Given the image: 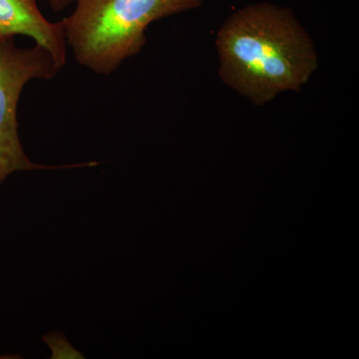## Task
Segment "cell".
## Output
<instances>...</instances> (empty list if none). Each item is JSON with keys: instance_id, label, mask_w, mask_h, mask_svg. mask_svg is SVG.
I'll list each match as a JSON object with an SVG mask.
<instances>
[{"instance_id": "6da1fadb", "label": "cell", "mask_w": 359, "mask_h": 359, "mask_svg": "<svg viewBox=\"0 0 359 359\" xmlns=\"http://www.w3.org/2000/svg\"><path fill=\"white\" fill-rule=\"evenodd\" d=\"M219 76L256 105L299 91L318 68L316 49L290 9L261 4L231 15L217 39Z\"/></svg>"}, {"instance_id": "7a4b0ae2", "label": "cell", "mask_w": 359, "mask_h": 359, "mask_svg": "<svg viewBox=\"0 0 359 359\" xmlns=\"http://www.w3.org/2000/svg\"><path fill=\"white\" fill-rule=\"evenodd\" d=\"M203 0H75L74 11L61 21L66 43L78 63L110 75L146 44L154 21L198 8Z\"/></svg>"}, {"instance_id": "3957f363", "label": "cell", "mask_w": 359, "mask_h": 359, "mask_svg": "<svg viewBox=\"0 0 359 359\" xmlns=\"http://www.w3.org/2000/svg\"><path fill=\"white\" fill-rule=\"evenodd\" d=\"M43 47L21 48L14 37L0 39V185L15 172L71 169L96 166L98 163L43 166L33 163L23 150L18 134V108L23 88L33 79L49 80L60 71Z\"/></svg>"}, {"instance_id": "277c9868", "label": "cell", "mask_w": 359, "mask_h": 359, "mask_svg": "<svg viewBox=\"0 0 359 359\" xmlns=\"http://www.w3.org/2000/svg\"><path fill=\"white\" fill-rule=\"evenodd\" d=\"M16 35L32 37L62 69L67 61V43L62 22H50L40 11L37 0H0V39Z\"/></svg>"}, {"instance_id": "5b68a950", "label": "cell", "mask_w": 359, "mask_h": 359, "mask_svg": "<svg viewBox=\"0 0 359 359\" xmlns=\"http://www.w3.org/2000/svg\"><path fill=\"white\" fill-rule=\"evenodd\" d=\"M73 2H75V0H49L52 11L55 13H60Z\"/></svg>"}]
</instances>
